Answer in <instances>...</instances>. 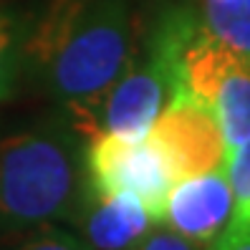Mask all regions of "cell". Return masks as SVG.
<instances>
[{"mask_svg":"<svg viewBox=\"0 0 250 250\" xmlns=\"http://www.w3.org/2000/svg\"><path fill=\"white\" fill-rule=\"evenodd\" d=\"M134 48L129 0H51L23 38V63L66 109L116 81Z\"/></svg>","mask_w":250,"mask_h":250,"instance_id":"6da1fadb","label":"cell"},{"mask_svg":"<svg viewBox=\"0 0 250 250\" xmlns=\"http://www.w3.org/2000/svg\"><path fill=\"white\" fill-rule=\"evenodd\" d=\"M86 195L83 139L68 122L38 124L0 142V243L73 223Z\"/></svg>","mask_w":250,"mask_h":250,"instance_id":"7a4b0ae2","label":"cell"},{"mask_svg":"<svg viewBox=\"0 0 250 250\" xmlns=\"http://www.w3.org/2000/svg\"><path fill=\"white\" fill-rule=\"evenodd\" d=\"M180 96L215 114L228 154L250 139V58L220 43L202 23L180 56Z\"/></svg>","mask_w":250,"mask_h":250,"instance_id":"3957f363","label":"cell"},{"mask_svg":"<svg viewBox=\"0 0 250 250\" xmlns=\"http://www.w3.org/2000/svg\"><path fill=\"white\" fill-rule=\"evenodd\" d=\"M83 159L91 192H129L139 197L154 223H162L167 195L177 185V177L149 131L144 137L104 134L89 139L83 142Z\"/></svg>","mask_w":250,"mask_h":250,"instance_id":"277c9868","label":"cell"},{"mask_svg":"<svg viewBox=\"0 0 250 250\" xmlns=\"http://www.w3.org/2000/svg\"><path fill=\"white\" fill-rule=\"evenodd\" d=\"M149 137L167 154L177 182L225 167L228 149L215 114L189 96H174L162 109Z\"/></svg>","mask_w":250,"mask_h":250,"instance_id":"5b68a950","label":"cell"},{"mask_svg":"<svg viewBox=\"0 0 250 250\" xmlns=\"http://www.w3.org/2000/svg\"><path fill=\"white\" fill-rule=\"evenodd\" d=\"M232 217V189L225 167L180 180L169 189L162 223L185 238L212 245Z\"/></svg>","mask_w":250,"mask_h":250,"instance_id":"8992f818","label":"cell"},{"mask_svg":"<svg viewBox=\"0 0 250 250\" xmlns=\"http://www.w3.org/2000/svg\"><path fill=\"white\" fill-rule=\"evenodd\" d=\"M79 238L86 250H126L142 240L157 223L139 197L129 192L116 195H86L81 210L73 217Z\"/></svg>","mask_w":250,"mask_h":250,"instance_id":"52a82bcc","label":"cell"},{"mask_svg":"<svg viewBox=\"0 0 250 250\" xmlns=\"http://www.w3.org/2000/svg\"><path fill=\"white\" fill-rule=\"evenodd\" d=\"M202 25L228 48L250 58V0H202Z\"/></svg>","mask_w":250,"mask_h":250,"instance_id":"ba28073f","label":"cell"},{"mask_svg":"<svg viewBox=\"0 0 250 250\" xmlns=\"http://www.w3.org/2000/svg\"><path fill=\"white\" fill-rule=\"evenodd\" d=\"M23 25L18 16L0 10V101L10 99L23 68Z\"/></svg>","mask_w":250,"mask_h":250,"instance_id":"9c48e42d","label":"cell"},{"mask_svg":"<svg viewBox=\"0 0 250 250\" xmlns=\"http://www.w3.org/2000/svg\"><path fill=\"white\" fill-rule=\"evenodd\" d=\"M225 172L232 189V223H250V139L225 157Z\"/></svg>","mask_w":250,"mask_h":250,"instance_id":"30bf717a","label":"cell"},{"mask_svg":"<svg viewBox=\"0 0 250 250\" xmlns=\"http://www.w3.org/2000/svg\"><path fill=\"white\" fill-rule=\"evenodd\" d=\"M0 250H86V245L73 230H66L61 225H43L3 240Z\"/></svg>","mask_w":250,"mask_h":250,"instance_id":"8fae6325","label":"cell"},{"mask_svg":"<svg viewBox=\"0 0 250 250\" xmlns=\"http://www.w3.org/2000/svg\"><path fill=\"white\" fill-rule=\"evenodd\" d=\"M126 250H210V245L195 243L165 225V228H152L142 240H137Z\"/></svg>","mask_w":250,"mask_h":250,"instance_id":"7c38bea8","label":"cell"},{"mask_svg":"<svg viewBox=\"0 0 250 250\" xmlns=\"http://www.w3.org/2000/svg\"><path fill=\"white\" fill-rule=\"evenodd\" d=\"M210 250H250V223H230L212 240Z\"/></svg>","mask_w":250,"mask_h":250,"instance_id":"4fadbf2b","label":"cell"}]
</instances>
